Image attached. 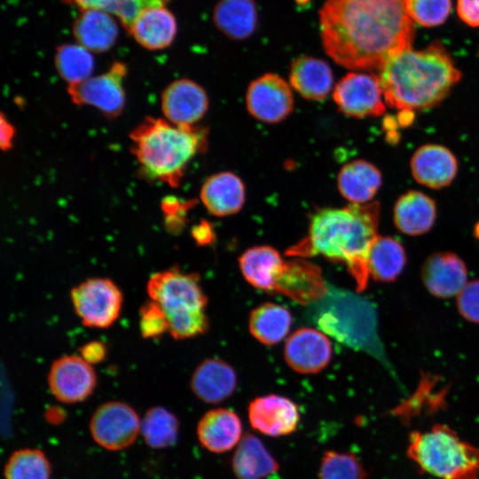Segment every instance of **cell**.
Wrapping results in <instances>:
<instances>
[{"mask_svg": "<svg viewBox=\"0 0 479 479\" xmlns=\"http://www.w3.org/2000/svg\"><path fill=\"white\" fill-rule=\"evenodd\" d=\"M196 435L205 450L222 454L238 445L244 435L243 425L234 411L226 408L211 409L199 420Z\"/></svg>", "mask_w": 479, "mask_h": 479, "instance_id": "obj_20", "label": "cell"}, {"mask_svg": "<svg viewBox=\"0 0 479 479\" xmlns=\"http://www.w3.org/2000/svg\"><path fill=\"white\" fill-rule=\"evenodd\" d=\"M92 52L79 43L59 46L55 53V67L68 85L81 82L91 76L94 69Z\"/></svg>", "mask_w": 479, "mask_h": 479, "instance_id": "obj_35", "label": "cell"}, {"mask_svg": "<svg viewBox=\"0 0 479 479\" xmlns=\"http://www.w3.org/2000/svg\"><path fill=\"white\" fill-rule=\"evenodd\" d=\"M407 456L420 471L440 479H477L479 449L443 424L409 435Z\"/></svg>", "mask_w": 479, "mask_h": 479, "instance_id": "obj_6", "label": "cell"}, {"mask_svg": "<svg viewBox=\"0 0 479 479\" xmlns=\"http://www.w3.org/2000/svg\"><path fill=\"white\" fill-rule=\"evenodd\" d=\"M457 308L467 321L479 324V279L467 282L457 294Z\"/></svg>", "mask_w": 479, "mask_h": 479, "instance_id": "obj_40", "label": "cell"}, {"mask_svg": "<svg viewBox=\"0 0 479 479\" xmlns=\"http://www.w3.org/2000/svg\"><path fill=\"white\" fill-rule=\"evenodd\" d=\"M139 318V327L144 338H156L169 331L166 313L151 299L140 308Z\"/></svg>", "mask_w": 479, "mask_h": 479, "instance_id": "obj_38", "label": "cell"}, {"mask_svg": "<svg viewBox=\"0 0 479 479\" xmlns=\"http://www.w3.org/2000/svg\"><path fill=\"white\" fill-rule=\"evenodd\" d=\"M133 38L148 50H162L174 41L177 24L165 4L145 9L130 27Z\"/></svg>", "mask_w": 479, "mask_h": 479, "instance_id": "obj_22", "label": "cell"}, {"mask_svg": "<svg viewBox=\"0 0 479 479\" xmlns=\"http://www.w3.org/2000/svg\"><path fill=\"white\" fill-rule=\"evenodd\" d=\"M257 20L254 0H219L213 11L216 27L233 40L249 37L256 28Z\"/></svg>", "mask_w": 479, "mask_h": 479, "instance_id": "obj_30", "label": "cell"}, {"mask_svg": "<svg viewBox=\"0 0 479 479\" xmlns=\"http://www.w3.org/2000/svg\"><path fill=\"white\" fill-rule=\"evenodd\" d=\"M412 177L420 185L441 189L455 179L459 163L456 156L442 145L427 144L420 146L411 159Z\"/></svg>", "mask_w": 479, "mask_h": 479, "instance_id": "obj_19", "label": "cell"}, {"mask_svg": "<svg viewBox=\"0 0 479 479\" xmlns=\"http://www.w3.org/2000/svg\"><path fill=\"white\" fill-rule=\"evenodd\" d=\"M413 116L414 115L412 111L402 110L397 114L398 123L402 126H407L408 124L412 123Z\"/></svg>", "mask_w": 479, "mask_h": 479, "instance_id": "obj_46", "label": "cell"}, {"mask_svg": "<svg viewBox=\"0 0 479 479\" xmlns=\"http://www.w3.org/2000/svg\"><path fill=\"white\" fill-rule=\"evenodd\" d=\"M237 387L234 369L220 358H207L193 371L191 389L202 402L219 404L229 398Z\"/></svg>", "mask_w": 479, "mask_h": 479, "instance_id": "obj_21", "label": "cell"}, {"mask_svg": "<svg viewBox=\"0 0 479 479\" xmlns=\"http://www.w3.org/2000/svg\"><path fill=\"white\" fill-rule=\"evenodd\" d=\"M367 477L365 467L355 453L327 450L321 457L318 479H367Z\"/></svg>", "mask_w": 479, "mask_h": 479, "instance_id": "obj_36", "label": "cell"}, {"mask_svg": "<svg viewBox=\"0 0 479 479\" xmlns=\"http://www.w3.org/2000/svg\"><path fill=\"white\" fill-rule=\"evenodd\" d=\"M247 417L254 430L271 437L293 434L301 418L298 405L294 401L276 394L253 399L247 407Z\"/></svg>", "mask_w": 479, "mask_h": 479, "instance_id": "obj_14", "label": "cell"}, {"mask_svg": "<svg viewBox=\"0 0 479 479\" xmlns=\"http://www.w3.org/2000/svg\"><path fill=\"white\" fill-rule=\"evenodd\" d=\"M0 122V146L3 151H8L12 146V141L15 136V129L12 123L1 114Z\"/></svg>", "mask_w": 479, "mask_h": 479, "instance_id": "obj_43", "label": "cell"}, {"mask_svg": "<svg viewBox=\"0 0 479 479\" xmlns=\"http://www.w3.org/2000/svg\"><path fill=\"white\" fill-rule=\"evenodd\" d=\"M319 31L326 54L353 71H380L415 37L405 0H326Z\"/></svg>", "mask_w": 479, "mask_h": 479, "instance_id": "obj_1", "label": "cell"}, {"mask_svg": "<svg viewBox=\"0 0 479 479\" xmlns=\"http://www.w3.org/2000/svg\"><path fill=\"white\" fill-rule=\"evenodd\" d=\"M169 0H111L105 9L129 29L137 16L146 8L166 4Z\"/></svg>", "mask_w": 479, "mask_h": 479, "instance_id": "obj_39", "label": "cell"}, {"mask_svg": "<svg viewBox=\"0 0 479 479\" xmlns=\"http://www.w3.org/2000/svg\"><path fill=\"white\" fill-rule=\"evenodd\" d=\"M141 419L130 404L109 401L92 413L89 429L93 441L105 450L122 451L131 446L140 435Z\"/></svg>", "mask_w": 479, "mask_h": 479, "instance_id": "obj_8", "label": "cell"}, {"mask_svg": "<svg viewBox=\"0 0 479 479\" xmlns=\"http://www.w3.org/2000/svg\"><path fill=\"white\" fill-rule=\"evenodd\" d=\"M436 219V205L427 194L410 190L397 200L393 221L403 233L418 236L431 230Z\"/></svg>", "mask_w": 479, "mask_h": 479, "instance_id": "obj_25", "label": "cell"}, {"mask_svg": "<svg viewBox=\"0 0 479 479\" xmlns=\"http://www.w3.org/2000/svg\"><path fill=\"white\" fill-rule=\"evenodd\" d=\"M421 279L432 295L450 298L457 295L467 283V265L455 253L436 252L425 260Z\"/></svg>", "mask_w": 479, "mask_h": 479, "instance_id": "obj_18", "label": "cell"}, {"mask_svg": "<svg viewBox=\"0 0 479 479\" xmlns=\"http://www.w3.org/2000/svg\"><path fill=\"white\" fill-rule=\"evenodd\" d=\"M81 357L90 365L103 361L106 355V348L104 343L98 341L90 342L80 349Z\"/></svg>", "mask_w": 479, "mask_h": 479, "instance_id": "obj_42", "label": "cell"}, {"mask_svg": "<svg viewBox=\"0 0 479 479\" xmlns=\"http://www.w3.org/2000/svg\"><path fill=\"white\" fill-rule=\"evenodd\" d=\"M382 184L380 169L365 160H355L345 164L337 177L341 194L349 202L368 203Z\"/></svg>", "mask_w": 479, "mask_h": 479, "instance_id": "obj_28", "label": "cell"}, {"mask_svg": "<svg viewBox=\"0 0 479 479\" xmlns=\"http://www.w3.org/2000/svg\"><path fill=\"white\" fill-rule=\"evenodd\" d=\"M405 5L414 23L432 27L446 20L452 10V0H405Z\"/></svg>", "mask_w": 479, "mask_h": 479, "instance_id": "obj_37", "label": "cell"}, {"mask_svg": "<svg viewBox=\"0 0 479 479\" xmlns=\"http://www.w3.org/2000/svg\"><path fill=\"white\" fill-rule=\"evenodd\" d=\"M70 4H75L83 10L101 9L105 10L111 0H65Z\"/></svg>", "mask_w": 479, "mask_h": 479, "instance_id": "obj_44", "label": "cell"}, {"mask_svg": "<svg viewBox=\"0 0 479 479\" xmlns=\"http://www.w3.org/2000/svg\"><path fill=\"white\" fill-rule=\"evenodd\" d=\"M285 260L279 252L270 246H255L247 249L240 257L242 275L253 287L272 293Z\"/></svg>", "mask_w": 479, "mask_h": 479, "instance_id": "obj_29", "label": "cell"}, {"mask_svg": "<svg viewBox=\"0 0 479 479\" xmlns=\"http://www.w3.org/2000/svg\"><path fill=\"white\" fill-rule=\"evenodd\" d=\"M291 324L292 316L288 310L271 302L255 308L248 319L250 334L265 345L281 342L288 334Z\"/></svg>", "mask_w": 479, "mask_h": 479, "instance_id": "obj_32", "label": "cell"}, {"mask_svg": "<svg viewBox=\"0 0 479 479\" xmlns=\"http://www.w3.org/2000/svg\"><path fill=\"white\" fill-rule=\"evenodd\" d=\"M381 207L378 201L351 203L343 208H319L312 214L308 235L286 255L310 257L321 255L346 264L358 292L368 284V256L377 234Z\"/></svg>", "mask_w": 479, "mask_h": 479, "instance_id": "obj_2", "label": "cell"}, {"mask_svg": "<svg viewBox=\"0 0 479 479\" xmlns=\"http://www.w3.org/2000/svg\"><path fill=\"white\" fill-rule=\"evenodd\" d=\"M333 98L338 109L353 118L379 117L386 111L379 75L350 72L335 85Z\"/></svg>", "mask_w": 479, "mask_h": 479, "instance_id": "obj_10", "label": "cell"}, {"mask_svg": "<svg viewBox=\"0 0 479 479\" xmlns=\"http://www.w3.org/2000/svg\"><path fill=\"white\" fill-rule=\"evenodd\" d=\"M51 474L49 458L38 448L14 451L4 467V479H51Z\"/></svg>", "mask_w": 479, "mask_h": 479, "instance_id": "obj_34", "label": "cell"}, {"mask_svg": "<svg viewBox=\"0 0 479 479\" xmlns=\"http://www.w3.org/2000/svg\"><path fill=\"white\" fill-rule=\"evenodd\" d=\"M284 357L295 372L304 374L323 370L332 357V346L324 333L310 327L294 332L287 340Z\"/></svg>", "mask_w": 479, "mask_h": 479, "instance_id": "obj_17", "label": "cell"}, {"mask_svg": "<svg viewBox=\"0 0 479 479\" xmlns=\"http://www.w3.org/2000/svg\"><path fill=\"white\" fill-rule=\"evenodd\" d=\"M246 105L255 119L266 123H277L293 111L294 97L291 88L282 77L268 73L249 84Z\"/></svg>", "mask_w": 479, "mask_h": 479, "instance_id": "obj_13", "label": "cell"}, {"mask_svg": "<svg viewBox=\"0 0 479 479\" xmlns=\"http://www.w3.org/2000/svg\"><path fill=\"white\" fill-rule=\"evenodd\" d=\"M96 385L93 367L81 356H63L51 364L48 386L51 395L61 403L72 404L85 401Z\"/></svg>", "mask_w": 479, "mask_h": 479, "instance_id": "obj_12", "label": "cell"}, {"mask_svg": "<svg viewBox=\"0 0 479 479\" xmlns=\"http://www.w3.org/2000/svg\"><path fill=\"white\" fill-rule=\"evenodd\" d=\"M231 468L237 479H265L279 471V463L259 437L245 433L234 449Z\"/></svg>", "mask_w": 479, "mask_h": 479, "instance_id": "obj_24", "label": "cell"}, {"mask_svg": "<svg viewBox=\"0 0 479 479\" xmlns=\"http://www.w3.org/2000/svg\"><path fill=\"white\" fill-rule=\"evenodd\" d=\"M179 431L177 417L163 406L149 408L141 419L140 435L146 445L154 450L175 445Z\"/></svg>", "mask_w": 479, "mask_h": 479, "instance_id": "obj_33", "label": "cell"}, {"mask_svg": "<svg viewBox=\"0 0 479 479\" xmlns=\"http://www.w3.org/2000/svg\"><path fill=\"white\" fill-rule=\"evenodd\" d=\"M208 98L204 89L189 79L169 83L161 95V110L169 122L180 126H193L206 114Z\"/></svg>", "mask_w": 479, "mask_h": 479, "instance_id": "obj_16", "label": "cell"}, {"mask_svg": "<svg viewBox=\"0 0 479 479\" xmlns=\"http://www.w3.org/2000/svg\"><path fill=\"white\" fill-rule=\"evenodd\" d=\"M71 300L76 315L86 326L106 328L119 317L122 294L109 279L91 278L71 290Z\"/></svg>", "mask_w": 479, "mask_h": 479, "instance_id": "obj_9", "label": "cell"}, {"mask_svg": "<svg viewBox=\"0 0 479 479\" xmlns=\"http://www.w3.org/2000/svg\"><path fill=\"white\" fill-rule=\"evenodd\" d=\"M457 12L467 25L479 27V0H457Z\"/></svg>", "mask_w": 479, "mask_h": 479, "instance_id": "obj_41", "label": "cell"}, {"mask_svg": "<svg viewBox=\"0 0 479 479\" xmlns=\"http://www.w3.org/2000/svg\"><path fill=\"white\" fill-rule=\"evenodd\" d=\"M127 69L124 64L115 62L106 72L68 85L71 100L79 106H91L106 118L121 114L125 106L123 79Z\"/></svg>", "mask_w": 479, "mask_h": 479, "instance_id": "obj_11", "label": "cell"}, {"mask_svg": "<svg viewBox=\"0 0 479 479\" xmlns=\"http://www.w3.org/2000/svg\"><path fill=\"white\" fill-rule=\"evenodd\" d=\"M379 72L386 105L412 112L440 104L462 75L448 51L438 41L421 50L404 51L389 59Z\"/></svg>", "mask_w": 479, "mask_h": 479, "instance_id": "obj_3", "label": "cell"}, {"mask_svg": "<svg viewBox=\"0 0 479 479\" xmlns=\"http://www.w3.org/2000/svg\"><path fill=\"white\" fill-rule=\"evenodd\" d=\"M200 194L206 208L216 216H227L239 212L246 196L242 180L228 171L208 177Z\"/></svg>", "mask_w": 479, "mask_h": 479, "instance_id": "obj_23", "label": "cell"}, {"mask_svg": "<svg viewBox=\"0 0 479 479\" xmlns=\"http://www.w3.org/2000/svg\"><path fill=\"white\" fill-rule=\"evenodd\" d=\"M118 33L116 18L101 9L83 10L74 25L77 43L95 53L111 49Z\"/></svg>", "mask_w": 479, "mask_h": 479, "instance_id": "obj_26", "label": "cell"}, {"mask_svg": "<svg viewBox=\"0 0 479 479\" xmlns=\"http://www.w3.org/2000/svg\"><path fill=\"white\" fill-rule=\"evenodd\" d=\"M206 130L146 117L130 132L131 151L144 177L179 185L189 161L205 149Z\"/></svg>", "mask_w": 479, "mask_h": 479, "instance_id": "obj_4", "label": "cell"}, {"mask_svg": "<svg viewBox=\"0 0 479 479\" xmlns=\"http://www.w3.org/2000/svg\"><path fill=\"white\" fill-rule=\"evenodd\" d=\"M406 252L403 244L390 236H378L368 256L369 273L374 280L393 282L406 264Z\"/></svg>", "mask_w": 479, "mask_h": 479, "instance_id": "obj_31", "label": "cell"}, {"mask_svg": "<svg viewBox=\"0 0 479 479\" xmlns=\"http://www.w3.org/2000/svg\"><path fill=\"white\" fill-rule=\"evenodd\" d=\"M151 300L166 313L168 321L205 313L208 299L195 273L170 268L153 274L146 286Z\"/></svg>", "mask_w": 479, "mask_h": 479, "instance_id": "obj_7", "label": "cell"}, {"mask_svg": "<svg viewBox=\"0 0 479 479\" xmlns=\"http://www.w3.org/2000/svg\"><path fill=\"white\" fill-rule=\"evenodd\" d=\"M326 292L327 282L324 280L320 269L302 257L285 261L272 289V293L281 294L305 305L317 302Z\"/></svg>", "mask_w": 479, "mask_h": 479, "instance_id": "obj_15", "label": "cell"}, {"mask_svg": "<svg viewBox=\"0 0 479 479\" xmlns=\"http://www.w3.org/2000/svg\"><path fill=\"white\" fill-rule=\"evenodd\" d=\"M308 317L342 344L387 362L377 334L375 309L369 301L327 283L326 294L308 305Z\"/></svg>", "mask_w": 479, "mask_h": 479, "instance_id": "obj_5", "label": "cell"}, {"mask_svg": "<svg viewBox=\"0 0 479 479\" xmlns=\"http://www.w3.org/2000/svg\"><path fill=\"white\" fill-rule=\"evenodd\" d=\"M475 231L476 237L479 238V223L476 224Z\"/></svg>", "mask_w": 479, "mask_h": 479, "instance_id": "obj_47", "label": "cell"}, {"mask_svg": "<svg viewBox=\"0 0 479 479\" xmlns=\"http://www.w3.org/2000/svg\"><path fill=\"white\" fill-rule=\"evenodd\" d=\"M192 235L198 243L204 244L211 240V229L206 223L201 224L194 227Z\"/></svg>", "mask_w": 479, "mask_h": 479, "instance_id": "obj_45", "label": "cell"}, {"mask_svg": "<svg viewBox=\"0 0 479 479\" xmlns=\"http://www.w3.org/2000/svg\"><path fill=\"white\" fill-rule=\"evenodd\" d=\"M289 81L292 87L304 98L320 101L330 93L334 77L326 61L304 55L292 62Z\"/></svg>", "mask_w": 479, "mask_h": 479, "instance_id": "obj_27", "label": "cell"}]
</instances>
